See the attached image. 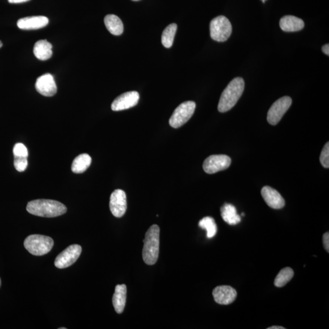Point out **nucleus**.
Listing matches in <instances>:
<instances>
[{
    "label": "nucleus",
    "instance_id": "23",
    "mask_svg": "<svg viewBox=\"0 0 329 329\" xmlns=\"http://www.w3.org/2000/svg\"><path fill=\"white\" fill-rule=\"evenodd\" d=\"M294 275V271L290 267L284 268L278 272L274 280V286L280 288L289 283Z\"/></svg>",
    "mask_w": 329,
    "mask_h": 329
},
{
    "label": "nucleus",
    "instance_id": "22",
    "mask_svg": "<svg viewBox=\"0 0 329 329\" xmlns=\"http://www.w3.org/2000/svg\"><path fill=\"white\" fill-rule=\"evenodd\" d=\"M177 26L176 23L168 25L163 31L162 35V43L165 48L170 49L173 45L175 34Z\"/></svg>",
    "mask_w": 329,
    "mask_h": 329
},
{
    "label": "nucleus",
    "instance_id": "12",
    "mask_svg": "<svg viewBox=\"0 0 329 329\" xmlns=\"http://www.w3.org/2000/svg\"><path fill=\"white\" fill-rule=\"evenodd\" d=\"M35 86L38 92L43 96L53 97L57 93L58 88L54 77L50 73L38 77Z\"/></svg>",
    "mask_w": 329,
    "mask_h": 329
},
{
    "label": "nucleus",
    "instance_id": "35",
    "mask_svg": "<svg viewBox=\"0 0 329 329\" xmlns=\"http://www.w3.org/2000/svg\"><path fill=\"white\" fill-rule=\"evenodd\" d=\"M242 216H245V213H242Z\"/></svg>",
    "mask_w": 329,
    "mask_h": 329
},
{
    "label": "nucleus",
    "instance_id": "11",
    "mask_svg": "<svg viewBox=\"0 0 329 329\" xmlns=\"http://www.w3.org/2000/svg\"><path fill=\"white\" fill-rule=\"evenodd\" d=\"M140 96L137 91H131L121 94L115 99L111 105L112 111H120L137 105Z\"/></svg>",
    "mask_w": 329,
    "mask_h": 329
},
{
    "label": "nucleus",
    "instance_id": "15",
    "mask_svg": "<svg viewBox=\"0 0 329 329\" xmlns=\"http://www.w3.org/2000/svg\"><path fill=\"white\" fill-rule=\"evenodd\" d=\"M49 20L45 16H32L23 18L18 20L17 26L23 30H34L45 27Z\"/></svg>",
    "mask_w": 329,
    "mask_h": 329
},
{
    "label": "nucleus",
    "instance_id": "21",
    "mask_svg": "<svg viewBox=\"0 0 329 329\" xmlns=\"http://www.w3.org/2000/svg\"><path fill=\"white\" fill-rule=\"evenodd\" d=\"M91 163V157L87 154H82L74 159L72 170L76 174L84 173L90 167Z\"/></svg>",
    "mask_w": 329,
    "mask_h": 329
},
{
    "label": "nucleus",
    "instance_id": "1",
    "mask_svg": "<svg viewBox=\"0 0 329 329\" xmlns=\"http://www.w3.org/2000/svg\"><path fill=\"white\" fill-rule=\"evenodd\" d=\"M26 210L31 214L41 217L54 218L67 212V207L59 201L36 200L29 202Z\"/></svg>",
    "mask_w": 329,
    "mask_h": 329
},
{
    "label": "nucleus",
    "instance_id": "30",
    "mask_svg": "<svg viewBox=\"0 0 329 329\" xmlns=\"http://www.w3.org/2000/svg\"><path fill=\"white\" fill-rule=\"evenodd\" d=\"M30 1V0H8V2L10 4H22V3H25Z\"/></svg>",
    "mask_w": 329,
    "mask_h": 329
},
{
    "label": "nucleus",
    "instance_id": "17",
    "mask_svg": "<svg viewBox=\"0 0 329 329\" xmlns=\"http://www.w3.org/2000/svg\"><path fill=\"white\" fill-rule=\"evenodd\" d=\"M280 27L285 32H296L304 27V21L293 16H284L280 20Z\"/></svg>",
    "mask_w": 329,
    "mask_h": 329
},
{
    "label": "nucleus",
    "instance_id": "6",
    "mask_svg": "<svg viewBox=\"0 0 329 329\" xmlns=\"http://www.w3.org/2000/svg\"><path fill=\"white\" fill-rule=\"evenodd\" d=\"M196 108V103L192 101L185 102L177 107L172 114L169 123L174 128H179L187 122L194 115Z\"/></svg>",
    "mask_w": 329,
    "mask_h": 329
},
{
    "label": "nucleus",
    "instance_id": "29",
    "mask_svg": "<svg viewBox=\"0 0 329 329\" xmlns=\"http://www.w3.org/2000/svg\"><path fill=\"white\" fill-rule=\"evenodd\" d=\"M322 51L324 53L325 55L329 56V45L328 44H326V45L322 47Z\"/></svg>",
    "mask_w": 329,
    "mask_h": 329
},
{
    "label": "nucleus",
    "instance_id": "36",
    "mask_svg": "<svg viewBox=\"0 0 329 329\" xmlns=\"http://www.w3.org/2000/svg\"><path fill=\"white\" fill-rule=\"evenodd\" d=\"M132 1L137 2V1H139V0H132Z\"/></svg>",
    "mask_w": 329,
    "mask_h": 329
},
{
    "label": "nucleus",
    "instance_id": "26",
    "mask_svg": "<svg viewBox=\"0 0 329 329\" xmlns=\"http://www.w3.org/2000/svg\"><path fill=\"white\" fill-rule=\"evenodd\" d=\"M320 162L321 165L326 168L329 167V143L327 142L324 145V148L321 151V155L319 158Z\"/></svg>",
    "mask_w": 329,
    "mask_h": 329
},
{
    "label": "nucleus",
    "instance_id": "28",
    "mask_svg": "<svg viewBox=\"0 0 329 329\" xmlns=\"http://www.w3.org/2000/svg\"><path fill=\"white\" fill-rule=\"evenodd\" d=\"M323 244L326 251L329 253V233L326 232L322 237Z\"/></svg>",
    "mask_w": 329,
    "mask_h": 329
},
{
    "label": "nucleus",
    "instance_id": "10",
    "mask_svg": "<svg viewBox=\"0 0 329 329\" xmlns=\"http://www.w3.org/2000/svg\"><path fill=\"white\" fill-rule=\"evenodd\" d=\"M109 207L112 215L115 217H122L127 209L125 192L122 190H115L110 198Z\"/></svg>",
    "mask_w": 329,
    "mask_h": 329
},
{
    "label": "nucleus",
    "instance_id": "32",
    "mask_svg": "<svg viewBox=\"0 0 329 329\" xmlns=\"http://www.w3.org/2000/svg\"><path fill=\"white\" fill-rule=\"evenodd\" d=\"M2 46H3V43L2 42V41L0 40V49L2 48Z\"/></svg>",
    "mask_w": 329,
    "mask_h": 329
},
{
    "label": "nucleus",
    "instance_id": "20",
    "mask_svg": "<svg viewBox=\"0 0 329 329\" xmlns=\"http://www.w3.org/2000/svg\"><path fill=\"white\" fill-rule=\"evenodd\" d=\"M105 24L112 34L120 35L124 30L123 24L120 18L115 15L110 14L105 18Z\"/></svg>",
    "mask_w": 329,
    "mask_h": 329
},
{
    "label": "nucleus",
    "instance_id": "13",
    "mask_svg": "<svg viewBox=\"0 0 329 329\" xmlns=\"http://www.w3.org/2000/svg\"><path fill=\"white\" fill-rule=\"evenodd\" d=\"M213 298L216 303L221 305H229L236 300L237 293L232 287L222 286L216 287L212 293Z\"/></svg>",
    "mask_w": 329,
    "mask_h": 329
},
{
    "label": "nucleus",
    "instance_id": "19",
    "mask_svg": "<svg viewBox=\"0 0 329 329\" xmlns=\"http://www.w3.org/2000/svg\"><path fill=\"white\" fill-rule=\"evenodd\" d=\"M221 215L223 220L229 225H236L241 221L236 207L230 204H224L221 208Z\"/></svg>",
    "mask_w": 329,
    "mask_h": 329
},
{
    "label": "nucleus",
    "instance_id": "25",
    "mask_svg": "<svg viewBox=\"0 0 329 329\" xmlns=\"http://www.w3.org/2000/svg\"><path fill=\"white\" fill-rule=\"evenodd\" d=\"M14 157H20V158H28V151L27 148L24 145L18 143L15 145L13 149Z\"/></svg>",
    "mask_w": 329,
    "mask_h": 329
},
{
    "label": "nucleus",
    "instance_id": "18",
    "mask_svg": "<svg viewBox=\"0 0 329 329\" xmlns=\"http://www.w3.org/2000/svg\"><path fill=\"white\" fill-rule=\"evenodd\" d=\"M52 45L46 40H40L35 43L34 54L40 61H46L53 55Z\"/></svg>",
    "mask_w": 329,
    "mask_h": 329
},
{
    "label": "nucleus",
    "instance_id": "33",
    "mask_svg": "<svg viewBox=\"0 0 329 329\" xmlns=\"http://www.w3.org/2000/svg\"><path fill=\"white\" fill-rule=\"evenodd\" d=\"M2 286V280H1V278H0V287H1Z\"/></svg>",
    "mask_w": 329,
    "mask_h": 329
},
{
    "label": "nucleus",
    "instance_id": "14",
    "mask_svg": "<svg viewBox=\"0 0 329 329\" xmlns=\"http://www.w3.org/2000/svg\"><path fill=\"white\" fill-rule=\"evenodd\" d=\"M263 200L269 207L274 209H283L286 204L285 200L276 190L265 186L261 191Z\"/></svg>",
    "mask_w": 329,
    "mask_h": 329
},
{
    "label": "nucleus",
    "instance_id": "27",
    "mask_svg": "<svg viewBox=\"0 0 329 329\" xmlns=\"http://www.w3.org/2000/svg\"><path fill=\"white\" fill-rule=\"evenodd\" d=\"M14 164L15 168L18 171H24L28 167L27 158L14 157Z\"/></svg>",
    "mask_w": 329,
    "mask_h": 329
},
{
    "label": "nucleus",
    "instance_id": "3",
    "mask_svg": "<svg viewBox=\"0 0 329 329\" xmlns=\"http://www.w3.org/2000/svg\"><path fill=\"white\" fill-rule=\"evenodd\" d=\"M142 256L144 262L153 265L158 261L160 246V228L158 225L151 226L145 234Z\"/></svg>",
    "mask_w": 329,
    "mask_h": 329
},
{
    "label": "nucleus",
    "instance_id": "2",
    "mask_svg": "<svg viewBox=\"0 0 329 329\" xmlns=\"http://www.w3.org/2000/svg\"><path fill=\"white\" fill-rule=\"evenodd\" d=\"M245 89V81L242 78L231 81L221 94L218 106L219 112H226L233 108L242 96Z\"/></svg>",
    "mask_w": 329,
    "mask_h": 329
},
{
    "label": "nucleus",
    "instance_id": "5",
    "mask_svg": "<svg viewBox=\"0 0 329 329\" xmlns=\"http://www.w3.org/2000/svg\"><path fill=\"white\" fill-rule=\"evenodd\" d=\"M232 31V25L226 17H216L210 22V36L216 41L223 42L226 41L230 37Z\"/></svg>",
    "mask_w": 329,
    "mask_h": 329
},
{
    "label": "nucleus",
    "instance_id": "7",
    "mask_svg": "<svg viewBox=\"0 0 329 329\" xmlns=\"http://www.w3.org/2000/svg\"><path fill=\"white\" fill-rule=\"evenodd\" d=\"M292 100L289 97H284L275 102L269 109L268 115V122L271 125H276L279 122L286 112L291 106Z\"/></svg>",
    "mask_w": 329,
    "mask_h": 329
},
{
    "label": "nucleus",
    "instance_id": "9",
    "mask_svg": "<svg viewBox=\"0 0 329 329\" xmlns=\"http://www.w3.org/2000/svg\"><path fill=\"white\" fill-rule=\"evenodd\" d=\"M231 159L224 155H212L207 158L203 163V169L206 173L213 174L218 171L226 170L230 167Z\"/></svg>",
    "mask_w": 329,
    "mask_h": 329
},
{
    "label": "nucleus",
    "instance_id": "31",
    "mask_svg": "<svg viewBox=\"0 0 329 329\" xmlns=\"http://www.w3.org/2000/svg\"><path fill=\"white\" fill-rule=\"evenodd\" d=\"M286 328L281 327V326H272V327L268 328V329H285Z\"/></svg>",
    "mask_w": 329,
    "mask_h": 329
},
{
    "label": "nucleus",
    "instance_id": "4",
    "mask_svg": "<svg viewBox=\"0 0 329 329\" xmlns=\"http://www.w3.org/2000/svg\"><path fill=\"white\" fill-rule=\"evenodd\" d=\"M25 248L34 256H40L48 254L54 246L51 237L42 235L29 236L25 240Z\"/></svg>",
    "mask_w": 329,
    "mask_h": 329
},
{
    "label": "nucleus",
    "instance_id": "16",
    "mask_svg": "<svg viewBox=\"0 0 329 329\" xmlns=\"http://www.w3.org/2000/svg\"><path fill=\"white\" fill-rule=\"evenodd\" d=\"M127 287L126 285H117L115 287V293L112 298V304L118 314L123 312L126 302Z\"/></svg>",
    "mask_w": 329,
    "mask_h": 329
},
{
    "label": "nucleus",
    "instance_id": "37",
    "mask_svg": "<svg viewBox=\"0 0 329 329\" xmlns=\"http://www.w3.org/2000/svg\"><path fill=\"white\" fill-rule=\"evenodd\" d=\"M263 1H266V0H262V2H263Z\"/></svg>",
    "mask_w": 329,
    "mask_h": 329
},
{
    "label": "nucleus",
    "instance_id": "8",
    "mask_svg": "<svg viewBox=\"0 0 329 329\" xmlns=\"http://www.w3.org/2000/svg\"><path fill=\"white\" fill-rule=\"evenodd\" d=\"M82 248L78 245H72L65 249L56 258L55 265L59 269H64L72 265L81 255Z\"/></svg>",
    "mask_w": 329,
    "mask_h": 329
},
{
    "label": "nucleus",
    "instance_id": "24",
    "mask_svg": "<svg viewBox=\"0 0 329 329\" xmlns=\"http://www.w3.org/2000/svg\"><path fill=\"white\" fill-rule=\"evenodd\" d=\"M199 226L207 230V238L212 239L217 232V226L215 219L210 216L204 217L199 222Z\"/></svg>",
    "mask_w": 329,
    "mask_h": 329
},
{
    "label": "nucleus",
    "instance_id": "34",
    "mask_svg": "<svg viewBox=\"0 0 329 329\" xmlns=\"http://www.w3.org/2000/svg\"><path fill=\"white\" fill-rule=\"evenodd\" d=\"M59 328V329H66V328H65V327H61V328Z\"/></svg>",
    "mask_w": 329,
    "mask_h": 329
}]
</instances>
